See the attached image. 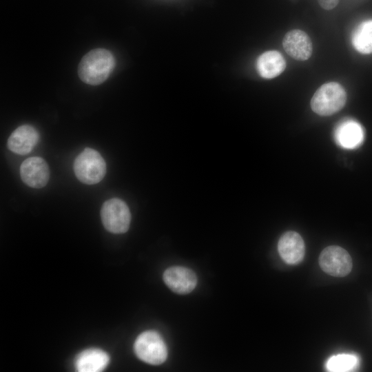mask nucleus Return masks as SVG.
<instances>
[{"instance_id":"f257e3e1","label":"nucleus","mask_w":372,"mask_h":372,"mask_svg":"<svg viewBox=\"0 0 372 372\" xmlns=\"http://www.w3.org/2000/svg\"><path fill=\"white\" fill-rule=\"evenodd\" d=\"M114 66L115 59L111 52L97 48L83 56L79 65L78 74L83 82L96 85L109 77Z\"/></svg>"},{"instance_id":"f03ea898","label":"nucleus","mask_w":372,"mask_h":372,"mask_svg":"<svg viewBox=\"0 0 372 372\" xmlns=\"http://www.w3.org/2000/svg\"><path fill=\"white\" fill-rule=\"evenodd\" d=\"M347 92L340 83L331 81L322 84L311 99V110L318 115L327 116L341 110L347 102Z\"/></svg>"},{"instance_id":"7ed1b4c3","label":"nucleus","mask_w":372,"mask_h":372,"mask_svg":"<svg viewBox=\"0 0 372 372\" xmlns=\"http://www.w3.org/2000/svg\"><path fill=\"white\" fill-rule=\"evenodd\" d=\"M74 172L76 178L87 185L99 183L106 174V163L96 150L86 147L75 158Z\"/></svg>"},{"instance_id":"20e7f679","label":"nucleus","mask_w":372,"mask_h":372,"mask_svg":"<svg viewBox=\"0 0 372 372\" xmlns=\"http://www.w3.org/2000/svg\"><path fill=\"white\" fill-rule=\"evenodd\" d=\"M134 349L136 356L150 364H160L167 356V349L161 336L156 331H147L136 339Z\"/></svg>"},{"instance_id":"39448f33","label":"nucleus","mask_w":372,"mask_h":372,"mask_svg":"<svg viewBox=\"0 0 372 372\" xmlns=\"http://www.w3.org/2000/svg\"><path fill=\"white\" fill-rule=\"evenodd\" d=\"M101 220L105 228L111 233L126 232L131 220V214L127 204L116 198L106 200L101 209Z\"/></svg>"},{"instance_id":"423d86ee","label":"nucleus","mask_w":372,"mask_h":372,"mask_svg":"<svg viewBox=\"0 0 372 372\" xmlns=\"http://www.w3.org/2000/svg\"><path fill=\"white\" fill-rule=\"evenodd\" d=\"M319 265L324 272L335 277L348 275L353 267L349 254L342 247L335 245L327 247L322 251Z\"/></svg>"},{"instance_id":"0eeeda50","label":"nucleus","mask_w":372,"mask_h":372,"mask_svg":"<svg viewBox=\"0 0 372 372\" xmlns=\"http://www.w3.org/2000/svg\"><path fill=\"white\" fill-rule=\"evenodd\" d=\"M20 176L27 185L41 188L46 185L50 178V170L46 161L41 157L32 156L23 161Z\"/></svg>"},{"instance_id":"6e6552de","label":"nucleus","mask_w":372,"mask_h":372,"mask_svg":"<svg viewBox=\"0 0 372 372\" xmlns=\"http://www.w3.org/2000/svg\"><path fill=\"white\" fill-rule=\"evenodd\" d=\"M285 51L293 59L306 61L313 52V45L309 35L301 30H291L286 33L282 39Z\"/></svg>"},{"instance_id":"1a4fd4ad","label":"nucleus","mask_w":372,"mask_h":372,"mask_svg":"<svg viewBox=\"0 0 372 372\" xmlns=\"http://www.w3.org/2000/svg\"><path fill=\"white\" fill-rule=\"evenodd\" d=\"M163 280L172 291L179 294L191 292L197 284V278L193 271L178 266L166 269L163 273Z\"/></svg>"},{"instance_id":"9d476101","label":"nucleus","mask_w":372,"mask_h":372,"mask_svg":"<svg viewBox=\"0 0 372 372\" xmlns=\"http://www.w3.org/2000/svg\"><path fill=\"white\" fill-rule=\"evenodd\" d=\"M278 249L280 257L289 265L298 264L302 261L305 247L301 236L293 231L284 233L279 239Z\"/></svg>"},{"instance_id":"9b49d317","label":"nucleus","mask_w":372,"mask_h":372,"mask_svg":"<svg viewBox=\"0 0 372 372\" xmlns=\"http://www.w3.org/2000/svg\"><path fill=\"white\" fill-rule=\"evenodd\" d=\"M39 134L32 125H23L15 129L8 139V147L14 153L27 154L37 144Z\"/></svg>"},{"instance_id":"f8f14e48","label":"nucleus","mask_w":372,"mask_h":372,"mask_svg":"<svg viewBox=\"0 0 372 372\" xmlns=\"http://www.w3.org/2000/svg\"><path fill=\"white\" fill-rule=\"evenodd\" d=\"M335 142L340 147L353 149L359 146L364 139V131L362 126L351 119L340 122L334 132Z\"/></svg>"},{"instance_id":"ddd939ff","label":"nucleus","mask_w":372,"mask_h":372,"mask_svg":"<svg viewBox=\"0 0 372 372\" xmlns=\"http://www.w3.org/2000/svg\"><path fill=\"white\" fill-rule=\"evenodd\" d=\"M110 361L108 354L99 349H89L81 352L74 361L79 372H99L104 370Z\"/></svg>"},{"instance_id":"4468645a","label":"nucleus","mask_w":372,"mask_h":372,"mask_svg":"<svg viewBox=\"0 0 372 372\" xmlns=\"http://www.w3.org/2000/svg\"><path fill=\"white\" fill-rule=\"evenodd\" d=\"M286 61L282 54L276 50H269L261 54L256 61V68L264 79H273L285 70Z\"/></svg>"},{"instance_id":"2eb2a0df","label":"nucleus","mask_w":372,"mask_h":372,"mask_svg":"<svg viewBox=\"0 0 372 372\" xmlns=\"http://www.w3.org/2000/svg\"><path fill=\"white\" fill-rule=\"evenodd\" d=\"M351 43L358 52L372 54V19L362 22L354 29Z\"/></svg>"},{"instance_id":"dca6fc26","label":"nucleus","mask_w":372,"mask_h":372,"mask_svg":"<svg viewBox=\"0 0 372 372\" xmlns=\"http://www.w3.org/2000/svg\"><path fill=\"white\" fill-rule=\"evenodd\" d=\"M359 358L353 353H342L331 356L326 362L327 371L331 372L352 371L358 369Z\"/></svg>"},{"instance_id":"f3484780","label":"nucleus","mask_w":372,"mask_h":372,"mask_svg":"<svg viewBox=\"0 0 372 372\" xmlns=\"http://www.w3.org/2000/svg\"><path fill=\"white\" fill-rule=\"evenodd\" d=\"M340 0H318L319 5L324 10H330L337 6Z\"/></svg>"}]
</instances>
